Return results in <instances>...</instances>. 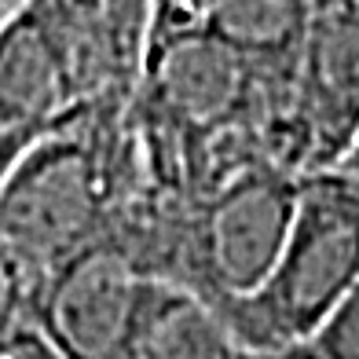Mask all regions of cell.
Listing matches in <instances>:
<instances>
[{
	"instance_id": "4",
	"label": "cell",
	"mask_w": 359,
	"mask_h": 359,
	"mask_svg": "<svg viewBox=\"0 0 359 359\" xmlns=\"http://www.w3.org/2000/svg\"><path fill=\"white\" fill-rule=\"evenodd\" d=\"M85 110L55 0H22L0 26V172Z\"/></svg>"
},
{
	"instance_id": "6",
	"label": "cell",
	"mask_w": 359,
	"mask_h": 359,
	"mask_svg": "<svg viewBox=\"0 0 359 359\" xmlns=\"http://www.w3.org/2000/svg\"><path fill=\"white\" fill-rule=\"evenodd\" d=\"M85 107L133 103L154 22V0H55Z\"/></svg>"
},
{
	"instance_id": "14",
	"label": "cell",
	"mask_w": 359,
	"mask_h": 359,
	"mask_svg": "<svg viewBox=\"0 0 359 359\" xmlns=\"http://www.w3.org/2000/svg\"><path fill=\"white\" fill-rule=\"evenodd\" d=\"M0 359H15V355H11V352H8L4 345H0Z\"/></svg>"
},
{
	"instance_id": "11",
	"label": "cell",
	"mask_w": 359,
	"mask_h": 359,
	"mask_svg": "<svg viewBox=\"0 0 359 359\" xmlns=\"http://www.w3.org/2000/svg\"><path fill=\"white\" fill-rule=\"evenodd\" d=\"M213 0H154V22H194Z\"/></svg>"
},
{
	"instance_id": "13",
	"label": "cell",
	"mask_w": 359,
	"mask_h": 359,
	"mask_svg": "<svg viewBox=\"0 0 359 359\" xmlns=\"http://www.w3.org/2000/svg\"><path fill=\"white\" fill-rule=\"evenodd\" d=\"M19 4H22V0H0V26L8 22V15H11L15 8H19Z\"/></svg>"
},
{
	"instance_id": "9",
	"label": "cell",
	"mask_w": 359,
	"mask_h": 359,
	"mask_svg": "<svg viewBox=\"0 0 359 359\" xmlns=\"http://www.w3.org/2000/svg\"><path fill=\"white\" fill-rule=\"evenodd\" d=\"M271 359H359V283L312 337Z\"/></svg>"
},
{
	"instance_id": "8",
	"label": "cell",
	"mask_w": 359,
	"mask_h": 359,
	"mask_svg": "<svg viewBox=\"0 0 359 359\" xmlns=\"http://www.w3.org/2000/svg\"><path fill=\"white\" fill-rule=\"evenodd\" d=\"M312 0H213L198 19L217 41L275 77L297 74Z\"/></svg>"
},
{
	"instance_id": "12",
	"label": "cell",
	"mask_w": 359,
	"mask_h": 359,
	"mask_svg": "<svg viewBox=\"0 0 359 359\" xmlns=\"http://www.w3.org/2000/svg\"><path fill=\"white\" fill-rule=\"evenodd\" d=\"M337 165H341V169H348V172H355V176H359V140H355V143L348 147V154H345V158H341V161H337Z\"/></svg>"
},
{
	"instance_id": "5",
	"label": "cell",
	"mask_w": 359,
	"mask_h": 359,
	"mask_svg": "<svg viewBox=\"0 0 359 359\" xmlns=\"http://www.w3.org/2000/svg\"><path fill=\"white\" fill-rule=\"evenodd\" d=\"M304 169H330L359 140V0H312L293 74Z\"/></svg>"
},
{
	"instance_id": "3",
	"label": "cell",
	"mask_w": 359,
	"mask_h": 359,
	"mask_svg": "<svg viewBox=\"0 0 359 359\" xmlns=\"http://www.w3.org/2000/svg\"><path fill=\"white\" fill-rule=\"evenodd\" d=\"M147 286L125 224L34 279L29 323L62 359H128Z\"/></svg>"
},
{
	"instance_id": "2",
	"label": "cell",
	"mask_w": 359,
	"mask_h": 359,
	"mask_svg": "<svg viewBox=\"0 0 359 359\" xmlns=\"http://www.w3.org/2000/svg\"><path fill=\"white\" fill-rule=\"evenodd\" d=\"M359 283V176L330 165L301 172L297 209L271 271L253 293L217 308L253 355H283L308 341Z\"/></svg>"
},
{
	"instance_id": "7",
	"label": "cell",
	"mask_w": 359,
	"mask_h": 359,
	"mask_svg": "<svg viewBox=\"0 0 359 359\" xmlns=\"http://www.w3.org/2000/svg\"><path fill=\"white\" fill-rule=\"evenodd\" d=\"M128 359H260L235 341L224 319L184 286L151 279Z\"/></svg>"
},
{
	"instance_id": "10",
	"label": "cell",
	"mask_w": 359,
	"mask_h": 359,
	"mask_svg": "<svg viewBox=\"0 0 359 359\" xmlns=\"http://www.w3.org/2000/svg\"><path fill=\"white\" fill-rule=\"evenodd\" d=\"M29 283L26 268L0 246V345L29 319Z\"/></svg>"
},
{
	"instance_id": "1",
	"label": "cell",
	"mask_w": 359,
	"mask_h": 359,
	"mask_svg": "<svg viewBox=\"0 0 359 359\" xmlns=\"http://www.w3.org/2000/svg\"><path fill=\"white\" fill-rule=\"evenodd\" d=\"M147 194L125 110L85 107L0 172V246L29 283L128 224Z\"/></svg>"
},
{
	"instance_id": "15",
	"label": "cell",
	"mask_w": 359,
	"mask_h": 359,
	"mask_svg": "<svg viewBox=\"0 0 359 359\" xmlns=\"http://www.w3.org/2000/svg\"><path fill=\"white\" fill-rule=\"evenodd\" d=\"M260 359H264V355H260Z\"/></svg>"
}]
</instances>
